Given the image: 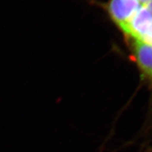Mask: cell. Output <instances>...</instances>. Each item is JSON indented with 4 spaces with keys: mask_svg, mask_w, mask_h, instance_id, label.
Listing matches in <instances>:
<instances>
[{
    "mask_svg": "<svg viewBox=\"0 0 152 152\" xmlns=\"http://www.w3.org/2000/svg\"><path fill=\"white\" fill-rule=\"evenodd\" d=\"M121 30L133 40L152 44V14L142 6Z\"/></svg>",
    "mask_w": 152,
    "mask_h": 152,
    "instance_id": "6da1fadb",
    "label": "cell"
},
{
    "mask_svg": "<svg viewBox=\"0 0 152 152\" xmlns=\"http://www.w3.org/2000/svg\"><path fill=\"white\" fill-rule=\"evenodd\" d=\"M141 7L137 0H109L107 11L113 21L121 29Z\"/></svg>",
    "mask_w": 152,
    "mask_h": 152,
    "instance_id": "7a4b0ae2",
    "label": "cell"
},
{
    "mask_svg": "<svg viewBox=\"0 0 152 152\" xmlns=\"http://www.w3.org/2000/svg\"><path fill=\"white\" fill-rule=\"evenodd\" d=\"M133 55L139 67L147 75L152 72V44L133 40Z\"/></svg>",
    "mask_w": 152,
    "mask_h": 152,
    "instance_id": "3957f363",
    "label": "cell"
},
{
    "mask_svg": "<svg viewBox=\"0 0 152 152\" xmlns=\"http://www.w3.org/2000/svg\"><path fill=\"white\" fill-rule=\"evenodd\" d=\"M143 7H145V8L147 9L148 11H150V12H151V14H152V1H150L149 3L147 4H146V5L143 6Z\"/></svg>",
    "mask_w": 152,
    "mask_h": 152,
    "instance_id": "277c9868",
    "label": "cell"
},
{
    "mask_svg": "<svg viewBox=\"0 0 152 152\" xmlns=\"http://www.w3.org/2000/svg\"><path fill=\"white\" fill-rule=\"evenodd\" d=\"M137 1L142 6H144L147 4L149 3L150 1H151L152 0H137Z\"/></svg>",
    "mask_w": 152,
    "mask_h": 152,
    "instance_id": "5b68a950",
    "label": "cell"
},
{
    "mask_svg": "<svg viewBox=\"0 0 152 152\" xmlns=\"http://www.w3.org/2000/svg\"><path fill=\"white\" fill-rule=\"evenodd\" d=\"M148 75H149L150 76V77H151V79H152V72H151V73H150L149 74H148Z\"/></svg>",
    "mask_w": 152,
    "mask_h": 152,
    "instance_id": "8992f818",
    "label": "cell"
}]
</instances>
